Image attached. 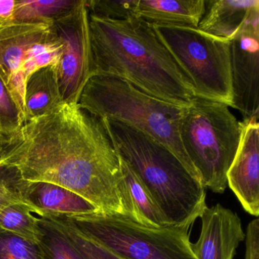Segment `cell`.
I'll use <instances>...</instances> for the list:
<instances>
[{
	"instance_id": "obj_24",
	"label": "cell",
	"mask_w": 259,
	"mask_h": 259,
	"mask_svg": "<svg viewBox=\"0 0 259 259\" xmlns=\"http://www.w3.org/2000/svg\"><path fill=\"white\" fill-rule=\"evenodd\" d=\"M138 0L86 1L89 15L109 20H125L137 16Z\"/></svg>"
},
{
	"instance_id": "obj_17",
	"label": "cell",
	"mask_w": 259,
	"mask_h": 259,
	"mask_svg": "<svg viewBox=\"0 0 259 259\" xmlns=\"http://www.w3.org/2000/svg\"><path fill=\"white\" fill-rule=\"evenodd\" d=\"M120 165L130 201L131 220L149 227L159 228L169 226L161 210L137 176L121 159Z\"/></svg>"
},
{
	"instance_id": "obj_2",
	"label": "cell",
	"mask_w": 259,
	"mask_h": 259,
	"mask_svg": "<svg viewBox=\"0 0 259 259\" xmlns=\"http://www.w3.org/2000/svg\"><path fill=\"white\" fill-rule=\"evenodd\" d=\"M93 75L125 80L160 101L187 108L193 85L155 31L139 17L109 20L89 15Z\"/></svg>"
},
{
	"instance_id": "obj_6",
	"label": "cell",
	"mask_w": 259,
	"mask_h": 259,
	"mask_svg": "<svg viewBox=\"0 0 259 259\" xmlns=\"http://www.w3.org/2000/svg\"><path fill=\"white\" fill-rule=\"evenodd\" d=\"M51 217L66 221L123 259H196L188 227H146L122 215L100 211Z\"/></svg>"
},
{
	"instance_id": "obj_23",
	"label": "cell",
	"mask_w": 259,
	"mask_h": 259,
	"mask_svg": "<svg viewBox=\"0 0 259 259\" xmlns=\"http://www.w3.org/2000/svg\"><path fill=\"white\" fill-rule=\"evenodd\" d=\"M0 259H43L37 241L0 228Z\"/></svg>"
},
{
	"instance_id": "obj_8",
	"label": "cell",
	"mask_w": 259,
	"mask_h": 259,
	"mask_svg": "<svg viewBox=\"0 0 259 259\" xmlns=\"http://www.w3.org/2000/svg\"><path fill=\"white\" fill-rule=\"evenodd\" d=\"M63 51L57 65V78L64 103L78 104L83 89L93 75L89 13L86 0L50 24Z\"/></svg>"
},
{
	"instance_id": "obj_5",
	"label": "cell",
	"mask_w": 259,
	"mask_h": 259,
	"mask_svg": "<svg viewBox=\"0 0 259 259\" xmlns=\"http://www.w3.org/2000/svg\"><path fill=\"white\" fill-rule=\"evenodd\" d=\"M242 122L221 103L195 98L180 125L182 145L205 189L222 194L242 136Z\"/></svg>"
},
{
	"instance_id": "obj_4",
	"label": "cell",
	"mask_w": 259,
	"mask_h": 259,
	"mask_svg": "<svg viewBox=\"0 0 259 259\" xmlns=\"http://www.w3.org/2000/svg\"><path fill=\"white\" fill-rule=\"evenodd\" d=\"M78 106L98 119H115L154 138L200 181L180 139V120L185 108L154 98L125 80L105 75L91 77Z\"/></svg>"
},
{
	"instance_id": "obj_12",
	"label": "cell",
	"mask_w": 259,
	"mask_h": 259,
	"mask_svg": "<svg viewBox=\"0 0 259 259\" xmlns=\"http://www.w3.org/2000/svg\"><path fill=\"white\" fill-rule=\"evenodd\" d=\"M200 218L199 238L192 243L196 259H233L239 243L245 238L237 213L218 204L206 207Z\"/></svg>"
},
{
	"instance_id": "obj_15",
	"label": "cell",
	"mask_w": 259,
	"mask_h": 259,
	"mask_svg": "<svg viewBox=\"0 0 259 259\" xmlns=\"http://www.w3.org/2000/svg\"><path fill=\"white\" fill-rule=\"evenodd\" d=\"M204 0H138L137 16L153 25L198 28Z\"/></svg>"
},
{
	"instance_id": "obj_16",
	"label": "cell",
	"mask_w": 259,
	"mask_h": 259,
	"mask_svg": "<svg viewBox=\"0 0 259 259\" xmlns=\"http://www.w3.org/2000/svg\"><path fill=\"white\" fill-rule=\"evenodd\" d=\"M63 103L59 87L57 66L41 68L27 80L25 91V122L51 113Z\"/></svg>"
},
{
	"instance_id": "obj_11",
	"label": "cell",
	"mask_w": 259,
	"mask_h": 259,
	"mask_svg": "<svg viewBox=\"0 0 259 259\" xmlns=\"http://www.w3.org/2000/svg\"><path fill=\"white\" fill-rule=\"evenodd\" d=\"M227 186L233 191L244 210L259 215L258 121L242 122V136L236 156L227 172Z\"/></svg>"
},
{
	"instance_id": "obj_27",
	"label": "cell",
	"mask_w": 259,
	"mask_h": 259,
	"mask_svg": "<svg viewBox=\"0 0 259 259\" xmlns=\"http://www.w3.org/2000/svg\"><path fill=\"white\" fill-rule=\"evenodd\" d=\"M245 259H259V220H253L247 227Z\"/></svg>"
},
{
	"instance_id": "obj_18",
	"label": "cell",
	"mask_w": 259,
	"mask_h": 259,
	"mask_svg": "<svg viewBox=\"0 0 259 259\" xmlns=\"http://www.w3.org/2000/svg\"><path fill=\"white\" fill-rule=\"evenodd\" d=\"M37 242L43 259H87L56 221L37 218Z\"/></svg>"
},
{
	"instance_id": "obj_1",
	"label": "cell",
	"mask_w": 259,
	"mask_h": 259,
	"mask_svg": "<svg viewBox=\"0 0 259 259\" xmlns=\"http://www.w3.org/2000/svg\"><path fill=\"white\" fill-rule=\"evenodd\" d=\"M6 161L28 181L66 188L100 211L130 218L120 159L101 120L78 104L63 103L51 113L2 135Z\"/></svg>"
},
{
	"instance_id": "obj_25",
	"label": "cell",
	"mask_w": 259,
	"mask_h": 259,
	"mask_svg": "<svg viewBox=\"0 0 259 259\" xmlns=\"http://www.w3.org/2000/svg\"><path fill=\"white\" fill-rule=\"evenodd\" d=\"M25 122L23 113L0 77V135L16 133Z\"/></svg>"
},
{
	"instance_id": "obj_13",
	"label": "cell",
	"mask_w": 259,
	"mask_h": 259,
	"mask_svg": "<svg viewBox=\"0 0 259 259\" xmlns=\"http://www.w3.org/2000/svg\"><path fill=\"white\" fill-rule=\"evenodd\" d=\"M23 202L41 218L79 216L100 211L95 204L78 194L45 181L28 180L24 191Z\"/></svg>"
},
{
	"instance_id": "obj_20",
	"label": "cell",
	"mask_w": 259,
	"mask_h": 259,
	"mask_svg": "<svg viewBox=\"0 0 259 259\" xmlns=\"http://www.w3.org/2000/svg\"><path fill=\"white\" fill-rule=\"evenodd\" d=\"M63 51V43L50 28L48 37L30 51L24 63L21 74L25 84L28 78L38 69L46 66H57Z\"/></svg>"
},
{
	"instance_id": "obj_7",
	"label": "cell",
	"mask_w": 259,
	"mask_h": 259,
	"mask_svg": "<svg viewBox=\"0 0 259 259\" xmlns=\"http://www.w3.org/2000/svg\"><path fill=\"white\" fill-rule=\"evenodd\" d=\"M154 27L190 79L195 98L231 107L230 40L190 27Z\"/></svg>"
},
{
	"instance_id": "obj_10",
	"label": "cell",
	"mask_w": 259,
	"mask_h": 259,
	"mask_svg": "<svg viewBox=\"0 0 259 259\" xmlns=\"http://www.w3.org/2000/svg\"><path fill=\"white\" fill-rule=\"evenodd\" d=\"M49 24L9 22L0 25V77L25 116V82L22 68L35 45L45 40Z\"/></svg>"
},
{
	"instance_id": "obj_9",
	"label": "cell",
	"mask_w": 259,
	"mask_h": 259,
	"mask_svg": "<svg viewBox=\"0 0 259 259\" xmlns=\"http://www.w3.org/2000/svg\"><path fill=\"white\" fill-rule=\"evenodd\" d=\"M230 58L231 107L239 111L244 121H258L259 7L230 40Z\"/></svg>"
},
{
	"instance_id": "obj_26",
	"label": "cell",
	"mask_w": 259,
	"mask_h": 259,
	"mask_svg": "<svg viewBox=\"0 0 259 259\" xmlns=\"http://www.w3.org/2000/svg\"><path fill=\"white\" fill-rule=\"evenodd\" d=\"M61 226L72 242L87 259H123L113 251L100 245L93 239L80 233L75 227L57 217H45Z\"/></svg>"
},
{
	"instance_id": "obj_14",
	"label": "cell",
	"mask_w": 259,
	"mask_h": 259,
	"mask_svg": "<svg viewBox=\"0 0 259 259\" xmlns=\"http://www.w3.org/2000/svg\"><path fill=\"white\" fill-rule=\"evenodd\" d=\"M258 7V0H204L205 10L198 28L210 35L232 40Z\"/></svg>"
},
{
	"instance_id": "obj_22",
	"label": "cell",
	"mask_w": 259,
	"mask_h": 259,
	"mask_svg": "<svg viewBox=\"0 0 259 259\" xmlns=\"http://www.w3.org/2000/svg\"><path fill=\"white\" fill-rule=\"evenodd\" d=\"M27 183L19 168L4 159L0 135V210L12 203L23 202Z\"/></svg>"
},
{
	"instance_id": "obj_3",
	"label": "cell",
	"mask_w": 259,
	"mask_h": 259,
	"mask_svg": "<svg viewBox=\"0 0 259 259\" xmlns=\"http://www.w3.org/2000/svg\"><path fill=\"white\" fill-rule=\"evenodd\" d=\"M100 120L116 154L146 188L168 225L190 228L207 207L202 183L154 138L115 119Z\"/></svg>"
},
{
	"instance_id": "obj_28",
	"label": "cell",
	"mask_w": 259,
	"mask_h": 259,
	"mask_svg": "<svg viewBox=\"0 0 259 259\" xmlns=\"http://www.w3.org/2000/svg\"><path fill=\"white\" fill-rule=\"evenodd\" d=\"M17 4L18 0H0V25L12 22Z\"/></svg>"
},
{
	"instance_id": "obj_21",
	"label": "cell",
	"mask_w": 259,
	"mask_h": 259,
	"mask_svg": "<svg viewBox=\"0 0 259 259\" xmlns=\"http://www.w3.org/2000/svg\"><path fill=\"white\" fill-rule=\"evenodd\" d=\"M24 202L12 203L0 210V228L37 241V218Z\"/></svg>"
},
{
	"instance_id": "obj_19",
	"label": "cell",
	"mask_w": 259,
	"mask_h": 259,
	"mask_svg": "<svg viewBox=\"0 0 259 259\" xmlns=\"http://www.w3.org/2000/svg\"><path fill=\"white\" fill-rule=\"evenodd\" d=\"M81 2V0H18L17 8L11 22H43L50 25L59 18L70 13Z\"/></svg>"
}]
</instances>
